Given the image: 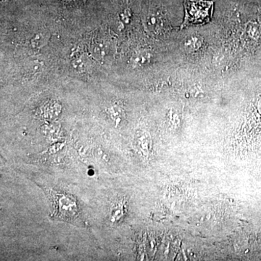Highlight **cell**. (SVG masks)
<instances>
[{"mask_svg": "<svg viewBox=\"0 0 261 261\" xmlns=\"http://www.w3.org/2000/svg\"><path fill=\"white\" fill-rule=\"evenodd\" d=\"M258 109H259V111H260V112L261 113V99H260V102H259Z\"/></svg>", "mask_w": 261, "mask_h": 261, "instance_id": "3", "label": "cell"}, {"mask_svg": "<svg viewBox=\"0 0 261 261\" xmlns=\"http://www.w3.org/2000/svg\"><path fill=\"white\" fill-rule=\"evenodd\" d=\"M51 195L56 217L65 221H70L78 217V204L73 197L63 192H53Z\"/></svg>", "mask_w": 261, "mask_h": 261, "instance_id": "2", "label": "cell"}, {"mask_svg": "<svg viewBox=\"0 0 261 261\" xmlns=\"http://www.w3.org/2000/svg\"><path fill=\"white\" fill-rule=\"evenodd\" d=\"M214 4L211 0H185V18L181 29L208 23L212 17Z\"/></svg>", "mask_w": 261, "mask_h": 261, "instance_id": "1", "label": "cell"}]
</instances>
